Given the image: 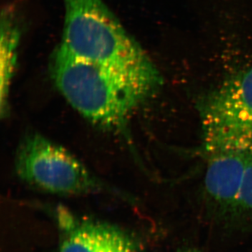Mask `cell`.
<instances>
[{"mask_svg":"<svg viewBox=\"0 0 252 252\" xmlns=\"http://www.w3.org/2000/svg\"><path fill=\"white\" fill-rule=\"evenodd\" d=\"M15 164L21 180L49 193L81 195L107 190L105 184L66 149L37 134L22 141Z\"/></svg>","mask_w":252,"mask_h":252,"instance_id":"4","label":"cell"},{"mask_svg":"<svg viewBox=\"0 0 252 252\" xmlns=\"http://www.w3.org/2000/svg\"><path fill=\"white\" fill-rule=\"evenodd\" d=\"M19 30L11 11H2L1 20V112L6 114L11 79L16 65Z\"/></svg>","mask_w":252,"mask_h":252,"instance_id":"7","label":"cell"},{"mask_svg":"<svg viewBox=\"0 0 252 252\" xmlns=\"http://www.w3.org/2000/svg\"><path fill=\"white\" fill-rule=\"evenodd\" d=\"M252 235V154H248L241 188L227 236Z\"/></svg>","mask_w":252,"mask_h":252,"instance_id":"8","label":"cell"},{"mask_svg":"<svg viewBox=\"0 0 252 252\" xmlns=\"http://www.w3.org/2000/svg\"><path fill=\"white\" fill-rule=\"evenodd\" d=\"M58 89L77 112L108 129H123L137 107L162 84L76 57L60 45L51 60Z\"/></svg>","mask_w":252,"mask_h":252,"instance_id":"1","label":"cell"},{"mask_svg":"<svg viewBox=\"0 0 252 252\" xmlns=\"http://www.w3.org/2000/svg\"><path fill=\"white\" fill-rule=\"evenodd\" d=\"M199 107L207 157L220 152L252 154V65L223 81Z\"/></svg>","mask_w":252,"mask_h":252,"instance_id":"3","label":"cell"},{"mask_svg":"<svg viewBox=\"0 0 252 252\" xmlns=\"http://www.w3.org/2000/svg\"><path fill=\"white\" fill-rule=\"evenodd\" d=\"M177 252H203L201 250L194 247H185V248H181Z\"/></svg>","mask_w":252,"mask_h":252,"instance_id":"9","label":"cell"},{"mask_svg":"<svg viewBox=\"0 0 252 252\" xmlns=\"http://www.w3.org/2000/svg\"><path fill=\"white\" fill-rule=\"evenodd\" d=\"M64 221L59 252H142L135 237L115 225L71 218Z\"/></svg>","mask_w":252,"mask_h":252,"instance_id":"6","label":"cell"},{"mask_svg":"<svg viewBox=\"0 0 252 252\" xmlns=\"http://www.w3.org/2000/svg\"><path fill=\"white\" fill-rule=\"evenodd\" d=\"M248 154L220 152L207 157L203 215L209 224L225 236L234 215Z\"/></svg>","mask_w":252,"mask_h":252,"instance_id":"5","label":"cell"},{"mask_svg":"<svg viewBox=\"0 0 252 252\" xmlns=\"http://www.w3.org/2000/svg\"><path fill=\"white\" fill-rule=\"evenodd\" d=\"M64 23L61 45L76 57L143 79L160 72L102 0H63Z\"/></svg>","mask_w":252,"mask_h":252,"instance_id":"2","label":"cell"}]
</instances>
